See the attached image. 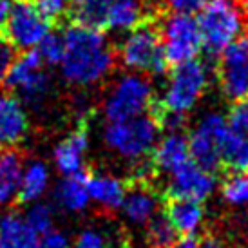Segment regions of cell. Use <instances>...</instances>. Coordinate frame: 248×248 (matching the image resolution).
Here are the masks:
<instances>
[{
    "mask_svg": "<svg viewBox=\"0 0 248 248\" xmlns=\"http://www.w3.org/2000/svg\"><path fill=\"white\" fill-rule=\"evenodd\" d=\"M44 65L46 63L40 60L36 51H24L20 56L13 58L4 76V83L28 105L42 104L51 89V78Z\"/></svg>",
    "mask_w": 248,
    "mask_h": 248,
    "instance_id": "9c48e42d",
    "label": "cell"
},
{
    "mask_svg": "<svg viewBox=\"0 0 248 248\" xmlns=\"http://www.w3.org/2000/svg\"><path fill=\"white\" fill-rule=\"evenodd\" d=\"M9 0H0V28H2V24L6 20L7 16V11H9Z\"/></svg>",
    "mask_w": 248,
    "mask_h": 248,
    "instance_id": "74e56055",
    "label": "cell"
},
{
    "mask_svg": "<svg viewBox=\"0 0 248 248\" xmlns=\"http://www.w3.org/2000/svg\"><path fill=\"white\" fill-rule=\"evenodd\" d=\"M237 7H239L241 15L247 18V22H248V0H239V2H237Z\"/></svg>",
    "mask_w": 248,
    "mask_h": 248,
    "instance_id": "f35d334b",
    "label": "cell"
},
{
    "mask_svg": "<svg viewBox=\"0 0 248 248\" xmlns=\"http://www.w3.org/2000/svg\"><path fill=\"white\" fill-rule=\"evenodd\" d=\"M147 241L151 248H169L176 239L178 234L165 214H156L147 225Z\"/></svg>",
    "mask_w": 248,
    "mask_h": 248,
    "instance_id": "484cf974",
    "label": "cell"
},
{
    "mask_svg": "<svg viewBox=\"0 0 248 248\" xmlns=\"http://www.w3.org/2000/svg\"><path fill=\"white\" fill-rule=\"evenodd\" d=\"M35 248H71V239L63 230L53 227L47 232L38 234Z\"/></svg>",
    "mask_w": 248,
    "mask_h": 248,
    "instance_id": "4dcf8cb0",
    "label": "cell"
},
{
    "mask_svg": "<svg viewBox=\"0 0 248 248\" xmlns=\"http://www.w3.org/2000/svg\"><path fill=\"white\" fill-rule=\"evenodd\" d=\"M165 217L170 221L178 235H196L205 223V208L200 201L170 198Z\"/></svg>",
    "mask_w": 248,
    "mask_h": 248,
    "instance_id": "ac0fdd59",
    "label": "cell"
},
{
    "mask_svg": "<svg viewBox=\"0 0 248 248\" xmlns=\"http://www.w3.org/2000/svg\"><path fill=\"white\" fill-rule=\"evenodd\" d=\"M118 56L125 67L134 73L158 76L167 69L159 29L151 20H143L129 31V35L120 44Z\"/></svg>",
    "mask_w": 248,
    "mask_h": 248,
    "instance_id": "3957f363",
    "label": "cell"
},
{
    "mask_svg": "<svg viewBox=\"0 0 248 248\" xmlns=\"http://www.w3.org/2000/svg\"><path fill=\"white\" fill-rule=\"evenodd\" d=\"M22 169L24 161L18 152H0V207H9L18 200Z\"/></svg>",
    "mask_w": 248,
    "mask_h": 248,
    "instance_id": "7402d4cb",
    "label": "cell"
},
{
    "mask_svg": "<svg viewBox=\"0 0 248 248\" xmlns=\"http://www.w3.org/2000/svg\"><path fill=\"white\" fill-rule=\"evenodd\" d=\"M53 198L56 205L65 212H83L91 203L89 190H87V176L83 172L75 174V176H63L55 185Z\"/></svg>",
    "mask_w": 248,
    "mask_h": 248,
    "instance_id": "d6986e66",
    "label": "cell"
},
{
    "mask_svg": "<svg viewBox=\"0 0 248 248\" xmlns=\"http://www.w3.org/2000/svg\"><path fill=\"white\" fill-rule=\"evenodd\" d=\"M31 2L47 20H58L67 13L71 6V0H31Z\"/></svg>",
    "mask_w": 248,
    "mask_h": 248,
    "instance_id": "1f68e13d",
    "label": "cell"
},
{
    "mask_svg": "<svg viewBox=\"0 0 248 248\" xmlns=\"http://www.w3.org/2000/svg\"><path fill=\"white\" fill-rule=\"evenodd\" d=\"M227 118L219 112H208L201 118L188 136V152L196 165L207 169L210 172L217 170L221 165L219 147L221 140L228 131Z\"/></svg>",
    "mask_w": 248,
    "mask_h": 248,
    "instance_id": "30bf717a",
    "label": "cell"
},
{
    "mask_svg": "<svg viewBox=\"0 0 248 248\" xmlns=\"http://www.w3.org/2000/svg\"><path fill=\"white\" fill-rule=\"evenodd\" d=\"M63 56L60 60L63 80L75 87L96 85L114 69L116 55L102 29L71 24L63 31Z\"/></svg>",
    "mask_w": 248,
    "mask_h": 248,
    "instance_id": "6da1fadb",
    "label": "cell"
},
{
    "mask_svg": "<svg viewBox=\"0 0 248 248\" xmlns=\"http://www.w3.org/2000/svg\"><path fill=\"white\" fill-rule=\"evenodd\" d=\"M159 124L154 116H141L109 122L104 131L107 149L129 161H143L159 138Z\"/></svg>",
    "mask_w": 248,
    "mask_h": 248,
    "instance_id": "7a4b0ae2",
    "label": "cell"
},
{
    "mask_svg": "<svg viewBox=\"0 0 248 248\" xmlns=\"http://www.w3.org/2000/svg\"><path fill=\"white\" fill-rule=\"evenodd\" d=\"M51 172L49 167L40 161L33 159L24 165L20 176V188H18V200L22 203H35L40 201L49 190Z\"/></svg>",
    "mask_w": 248,
    "mask_h": 248,
    "instance_id": "44dd1931",
    "label": "cell"
},
{
    "mask_svg": "<svg viewBox=\"0 0 248 248\" xmlns=\"http://www.w3.org/2000/svg\"><path fill=\"white\" fill-rule=\"evenodd\" d=\"M112 0H71L67 13L75 24L93 29H105L107 11Z\"/></svg>",
    "mask_w": 248,
    "mask_h": 248,
    "instance_id": "d4e9b609",
    "label": "cell"
},
{
    "mask_svg": "<svg viewBox=\"0 0 248 248\" xmlns=\"http://www.w3.org/2000/svg\"><path fill=\"white\" fill-rule=\"evenodd\" d=\"M159 36L163 44L167 63H178L194 60L200 55L203 42L198 20L190 13H172L165 15L159 22Z\"/></svg>",
    "mask_w": 248,
    "mask_h": 248,
    "instance_id": "ba28073f",
    "label": "cell"
},
{
    "mask_svg": "<svg viewBox=\"0 0 248 248\" xmlns=\"http://www.w3.org/2000/svg\"><path fill=\"white\" fill-rule=\"evenodd\" d=\"M73 248H109L104 234L96 228H85L76 235Z\"/></svg>",
    "mask_w": 248,
    "mask_h": 248,
    "instance_id": "d6a6232c",
    "label": "cell"
},
{
    "mask_svg": "<svg viewBox=\"0 0 248 248\" xmlns=\"http://www.w3.org/2000/svg\"><path fill=\"white\" fill-rule=\"evenodd\" d=\"M152 165L163 174H172L190 161L188 140L181 132H167L152 149Z\"/></svg>",
    "mask_w": 248,
    "mask_h": 248,
    "instance_id": "9a60e30c",
    "label": "cell"
},
{
    "mask_svg": "<svg viewBox=\"0 0 248 248\" xmlns=\"http://www.w3.org/2000/svg\"><path fill=\"white\" fill-rule=\"evenodd\" d=\"M221 196L232 207H248V172H232L221 186Z\"/></svg>",
    "mask_w": 248,
    "mask_h": 248,
    "instance_id": "4316f807",
    "label": "cell"
},
{
    "mask_svg": "<svg viewBox=\"0 0 248 248\" xmlns=\"http://www.w3.org/2000/svg\"><path fill=\"white\" fill-rule=\"evenodd\" d=\"M158 196L149 186H134L132 190H127L120 205L125 221L132 227H145L158 214Z\"/></svg>",
    "mask_w": 248,
    "mask_h": 248,
    "instance_id": "2e32d148",
    "label": "cell"
},
{
    "mask_svg": "<svg viewBox=\"0 0 248 248\" xmlns=\"http://www.w3.org/2000/svg\"><path fill=\"white\" fill-rule=\"evenodd\" d=\"M36 237L24 214L6 212L0 216V248H35Z\"/></svg>",
    "mask_w": 248,
    "mask_h": 248,
    "instance_id": "ffe728a7",
    "label": "cell"
},
{
    "mask_svg": "<svg viewBox=\"0 0 248 248\" xmlns=\"http://www.w3.org/2000/svg\"><path fill=\"white\" fill-rule=\"evenodd\" d=\"M13 58H15L13 49L0 38V82H4V76H6L9 65L13 62Z\"/></svg>",
    "mask_w": 248,
    "mask_h": 248,
    "instance_id": "e575fe53",
    "label": "cell"
},
{
    "mask_svg": "<svg viewBox=\"0 0 248 248\" xmlns=\"http://www.w3.org/2000/svg\"><path fill=\"white\" fill-rule=\"evenodd\" d=\"M36 53L46 65H58L63 56V38L62 35H56L49 31L47 35L36 46Z\"/></svg>",
    "mask_w": 248,
    "mask_h": 248,
    "instance_id": "f1b7e54d",
    "label": "cell"
},
{
    "mask_svg": "<svg viewBox=\"0 0 248 248\" xmlns=\"http://www.w3.org/2000/svg\"><path fill=\"white\" fill-rule=\"evenodd\" d=\"M201 42L210 56H219L221 51L239 38L243 29V15L232 0H207L198 16Z\"/></svg>",
    "mask_w": 248,
    "mask_h": 248,
    "instance_id": "277c9868",
    "label": "cell"
},
{
    "mask_svg": "<svg viewBox=\"0 0 248 248\" xmlns=\"http://www.w3.org/2000/svg\"><path fill=\"white\" fill-rule=\"evenodd\" d=\"M169 248H200V241L194 235H181V239H176Z\"/></svg>",
    "mask_w": 248,
    "mask_h": 248,
    "instance_id": "d590c367",
    "label": "cell"
},
{
    "mask_svg": "<svg viewBox=\"0 0 248 248\" xmlns=\"http://www.w3.org/2000/svg\"><path fill=\"white\" fill-rule=\"evenodd\" d=\"M200 248H228V247L225 245V241H221L219 237L208 235L203 241H200Z\"/></svg>",
    "mask_w": 248,
    "mask_h": 248,
    "instance_id": "8d00e7d4",
    "label": "cell"
},
{
    "mask_svg": "<svg viewBox=\"0 0 248 248\" xmlns=\"http://www.w3.org/2000/svg\"><path fill=\"white\" fill-rule=\"evenodd\" d=\"M24 217L29 223V227L36 232V235L44 234V232H47L49 228L55 227V212H53V208L46 205V203H42V201L31 203V207L28 208V212L24 214Z\"/></svg>",
    "mask_w": 248,
    "mask_h": 248,
    "instance_id": "83f0119b",
    "label": "cell"
},
{
    "mask_svg": "<svg viewBox=\"0 0 248 248\" xmlns=\"http://www.w3.org/2000/svg\"><path fill=\"white\" fill-rule=\"evenodd\" d=\"M228 125L239 134L248 136V98H243L239 102H234V107L228 114Z\"/></svg>",
    "mask_w": 248,
    "mask_h": 248,
    "instance_id": "f546056e",
    "label": "cell"
},
{
    "mask_svg": "<svg viewBox=\"0 0 248 248\" xmlns=\"http://www.w3.org/2000/svg\"><path fill=\"white\" fill-rule=\"evenodd\" d=\"M147 7L141 0H112L107 11L105 29L131 31L138 24L147 20Z\"/></svg>",
    "mask_w": 248,
    "mask_h": 248,
    "instance_id": "603a6c76",
    "label": "cell"
},
{
    "mask_svg": "<svg viewBox=\"0 0 248 248\" xmlns=\"http://www.w3.org/2000/svg\"><path fill=\"white\" fill-rule=\"evenodd\" d=\"M169 6L178 13H196L207 4V0H167Z\"/></svg>",
    "mask_w": 248,
    "mask_h": 248,
    "instance_id": "836d02e7",
    "label": "cell"
},
{
    "mask_svg": "<svg viewBox=\"0 0 248 248\" xmlns=\"http://www.w3.org/2000/svg\"><path fill=\"white\" fill-rule=\"evenodd\" d=\"M87 190L93 203L104 210H120L125 198V183L118 176L107 172H94L87 176Z\"/></svg>",
    "mask_w": 248,
    "mask_h": 248,
    "instance_id": "e0dca14e",
    "label": "cell"
},
{
    "mask_svg": "<svg viewBox=\"0 0 248 248\" xmlns=\"http://www.w3.org/2000/svg\"><path fill=\"white\" fill-rule=\"evenodd\" d=\"M208 80H210L208 65L198 58L174 65V71L170 73L158 107L178 114H186L205 94Z\"/></svg>",
    "mask_w": 248,
    "mask_h": 248,
    "instance_id": "5b68a950",
    "label": "cell"
},
{
    "mask_svg": "<svg viewBox=\"0 0 248 248\" xmlns=\"http://www.w3.org/2000/svg\"><path fill=\"white\" fill-rule=\"evenodd\" d=\"M29 118L22 100L16 96H0V145L15 147L28 136Z\"/></svg>",
    "mask_w": 248,
    "mask_h": 248,
    "instance_id": "5bb4252c",
    "label": "cell"
},
{
    "mask_svg": "<svg viewBox=\"0 0 248 248\" xmlns=\"http://www.w3.org/2000/svg\"><path fill=\"white\" fill-rule=\"evenodd\" d=\"M51 31V20L35 7L31 0H15L2 28L0 38L13 51H31Z\"/></svg>",
    "mask_w": 248,
    "mask_h": 248,
    "instance_id": "52a82bcc",
    "label": "cell"
},
{
    "mask_svg": "<svg viewBox=\"0 0 248 248\" xmlns=\"http://www.w3.org/2000/svg\"><path fill=\"white\" fill-rule=\"evenodd\" d=\"M216 190L214 172L196 165L192 159L178 169L176 172L169 174L167 194L172 200H190L203 203Z\"/></svg>",
    "mask_w": 248,
    "mask_h": 248,
    "instance_id": "7c38bea8",
    "label": "cell"
},
{
    "mask_svg": "<svg viewBox=\"0 0 248 248\" xmlns=\"http://www.w3.org/2000/svg\"><path fill=\"white\" fill-rule=\"evenodd\" d=\"M110 248H131V247H127V245H114V247H110Z\"/></svg>",
    "mask_w": 248,
    "mask_h": 248,
    "instance_id": "ab89813d",
    "label": "cell"
},
{
    "mask_svg": "<svg viewBox=\"0 0 248 248\" xmlns=\"http://www.w3.org/2000/svg\"><path fill=\"white\" fill-rule=\"evenodd\" d=\"M217 78L221 91L228 100L239 102L248 98V36L235 38L221 51Z\"/></svg>",
    "mask_w": 248,
    "mask_h": 248,
    "instance_id": "8fae6325",
    "label": "cell"
},
{
    "mask_svg": "<svg viewBox=\"0 0 248 248\" xmlns=\"http://www.w3.org/2000/svg\"><path fill=\"white\" fill-rule=\"evenodd\" d=\"M219 159L230 172H248V136L228 127L221 140Z\"/></svg>",
    "mask_w": 248,
    "mask_h": 248,
    "instance_id": "cb8c5ba5",
    "label": "cell"
},
{
    "mask_svg": "<svg viewBox=\"0 0 248 248\" xmlns=\"http://www.w3.org/2000/svg\"><path fill=\"white\" fill-rule=\"evenodd\" d=\"M89 151V136L85 129H75L69 132L53 151V161L56 170L62 176L82 174L85 167V158Z\"/></svg>",
    "mask_w": 248,
    "mask_h": 248,
    "instance_id": "4fadbf2b",
    "label": "cell"
},
{
    "mask_svg": "<svg viewBox=\"0 0 248 248\" xmlns=\"http://www.w3.org/2000/svg\"><path fill=\"white\" fill-rule=\"evenodd\" d=\"M154 104L152 83L140 73L120 76L104 98V116L107 122H120L145 114Z\"/></svg>",
    "mask_w": 248,
    "mask_h": 248,
    "instance_id": "8992f818",
    "label": "cell"
}]
</instances>
